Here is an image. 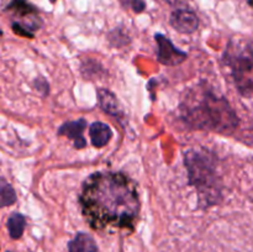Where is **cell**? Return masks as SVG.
Wrapping results in <instances>:
<instances>
[{"label":"cell","instance_id":"1","mask_svg":"<svg viewBox=\"0 0 253 252\" xmlns=\"http://www.w3.org/2000/svg\"><path fill=\"white\" fill-rule=\"evenodd\" d=\"M79 204L84 219L96 231H133L141 210L136 183L115 170L91 173L83 182Z\"/></svg>","mask_w":253,"mask_h":252},{"label":"cell","instance_id":"2","mask_svg":"<svg viewBox=\"0 0 253 252\" xmlns=\"http://www.w3.org/2000/svg\"><path fill=\"white\" fill-rule=\"evenodd\" d=\"M182 120L194 130L230 135L236 130L240 119L231 104L205 83L193 85L179 104Z\"/></svg>","mask_w":253,"mask_h":252},{"label":"cell","instance_id":"3","mask_svg":"<svg viewBox=\"0 0 253 252\" xmlns=\"http://www.w3.org/2000/svg\"><path fill=\"white\" fill-rule=\"evenodd\" d=\"M183 162L188 172V180L198 193L202 209L219 204L222 200V182L217 173L216 157L209 150L190 148L185 151Z\"/></svg>","mask_w":253,"mask_h":252},{"label":"cell","instance_id":"4","mask_svg":"<svg viewBox=\"0 0 253 252\" xmlns=\"http://www.w3.org/2000/svg\"><path fill=\"white\" fill-rule=\"evenodd\" d=\"M222 62L231 69L237 91L245 98H251L253 91V53L251 41L246 43L230 41L222 53Z\"/></svg>","mask_w":253,"mask_h":252},{"label":"cell","instance_id":"5","mask_svg":"<svg viewBox=\"0 0 253 252\" xmlns=\"http://www.w3.org/2000/svg\"><path fill=\"white\" fill-rule=\"evenodd\" d=\"M5 11H10L21 21H12L11 29L16 35L27 39H34L35 32L41 29L42 19L40 17L39 7L27 0H10L5 6Z\"/></svg>","mask_w":253,"mask_h":252},{"label":"cell","instance_id":"6","mask_svg":"<svg viewBox=\"0 0 253 252\" xmlns=\"http://www.w3.org/2000/svg\"><path fill=\"white\" fill-rule=\"evenodd\" d=\"M155 41L157 43V61L163 66H179L187 59L188 54L178 48L166 35L157 32L155 35Z\"/></svg>","mask_w":253,"mask_h":252},{"label":"cell","instance_id":"7","mask_svg":"<svg viewBox=\"0 0 253 252\" xmlns=\"http://www.w3.org/2000/svg\"><path fill=\"white\" fill-rule=\"evenodd\" d=\"M169 25L177 32L183 35H192L199 29L200 20L197 12L189 7H177L169 16Z\"/></svg>","mask_w":253,"mask_h":252},{"label":"cell","instance_id":"8","mask_svg":"<svg viewBox=\"0 0 253 252\" xmlns=\"http://www.w3.org/2000/svg\"><path fill=\"white\" fill-rule=\"evenodd\" d=\"M86 126H88V123H86L85 119L81 118L78 120L67 121V123L62 124L59 126L57 133L59 136H66V137H68L69 140L73 141L74 148L82 150V148H84L86 146V141L83 136V132Z\"/></svg>","mask_w":253,"mask_h":252},{"label":"cell","instance_id":"9","mask_svg":"<svg viewBox=\"0 0 253 252\" xmlns=\"http://www.w3.org/2000/svg\"><path fill=\"white\" fill-rule=\"evenodd\" d=\"M98 94V101L99 105H100L101 110L104 113L109 114L110 116L114 118H121L124 115L123 110L120 108V104H119L118 98H116L115 94L113 91H110L109 89L105 88H98L96 90Z\"/></svg>","mask_w":253,"mask_h":252},{"label":"cell","instance_id":"10","mask_svg":"<svg viewBox=\"0 0 253 252\" xmlns=\"http://www.w3.org/2000/svg\"><path fill=\"white\" fill-rule=\"evenodd\" d=\"M89 136H90L91 145L96 148H101L110 142L113 137V130L108 124L95 121L89 126Z\"/></svg>","mask_w":253,"mask_h":252},{"label":"cell","instance_id":"11","mask_svg":"<svg viewBox=\"0 0 253 252\" xmlns=\"http://www.w3.org/2000/svg\"><path fill=\"white\" fill-rule=\"evenodd\" d=\"M68 252H98V245L93 236L86 232H78L68 242Z\"/></svg>","mask_w":253,"mask_h":252},{"label":"cell","instance_id":"12","mask_svg":"<svg viewBox=\"0 0 253 252\" xmlns=\"http://www.w3.org/2000/svg\"><path fill=\"white\" fill-rule=\"evenodd\" d=\"M6 227L11 239H20L24 235L25 227H26V217L20 212H12L7 219Z\"/></svg>","mask_w":253,"mask_h":252},{"label":"cell","instance_id":"13","mask_svg":"<svg viewBox=\"0 0 253 252\" xmlns=\"http://www.w3.org/2000/svg\"><path fill=\"white\" fill-rule=\"evenodd\" d=\"M17 195L14 187L4 178H0V208L11 207L16 203Z\"/></svg>","mask_w":253,"mask_h":252},{"label":"cell","instance_id":"14","mask_svg":"<svg viewBox=\"0 0 253 252\" xmlns=\"http://www.w3.org/2000/svg\"><path fill=\"white\" fill-rule=\"evenodd\" d=\"M108 39H109V41H110V43L113 44V46H116V47L124 46V44H126L130 42V37H128L127 35H126L121 29L113 30V31L109 34Z\"/></svg>","mask_w":253,"mask_h":252},{"label":"cell","instance_id":"15","mask_svg":"<svg viewBox=\"0 0 253 252\" xmlns=\"http://www.w3.org/2000/svg\"><path fill=\"white\" fill-rule=\"evenodd\" d=\"M120 5L123 9L132 10L135 14H141L146 10L145 0H120Z\"/></svg>","mask_w":253,"mask_h":252},{"label":"cell","instance_id":"16","mask_svg":"<svg viewBox=\"0 0 253 252\" xmlns=\"http://www.w3.org/2000/svg\"><path fill=\"white\" fill-rule=\"evenodd\" d=\"M34 86L42 96H47L49 94V84L44 78L40 77L34 81Z\"/></svg>","mask_w":253,"mask_h":252},{"label":"cell","instance_id":"17","mask_svg":"<svg viewBox=\"0 0 253 252\" xmlns=\"http://www.w3.org/2000/svg\"><path fill=\"white\" fill-rule=\"evenodd\" d=\"M165 2H167L168 5L174 7H187L185 4V0H163Z\"/></svg>","mask_w":253,"mask_h":252}]
</instances>
